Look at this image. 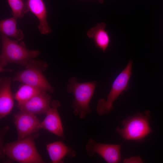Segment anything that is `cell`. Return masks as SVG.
<instances>
[{
  "label": "cell",
  "instance_id": "obj_2",
  "mask_svg": "<svg viewBox=\"0 0 163 163\" xmlns=\"http://www.w3.org/2000/svg\"><path fill=\"white\" fill-rule=\"evenodd\" d=\"M96 85L95 81L79 83L75 77L69 79L66 90L67 92L74 94L72 107L75 115L83 119L91 113L89 104Z\"/></svg>",
  "mask_w": 163,
  "mask_h": 163
},
{
  "label": "cell",
  "instance_id": "obj_16",
  "mask_svg": "<svg viewBox=\"0 0 163 163\" xmlns=\"http://www.w3.org/2000/svg\"><path fill=\"white\" fill-rule=\"evenodd\" d=\"M43 90L30 85L24 84L21 85L15 93L14 98L20 104L28 100L33 97L39 94Z\"/></svg>",
  "mask_w": 163,
  "mask_h": 163
},
{
  "label": "cell",
  "instance_id": "obj_5",
  "mask_svg": "<svg viewBox=\"0 0 163 163\" xmlns=\"http://www.w3.org/2000/svg\"><path fill=\"white\" fill-rule=\"evenodd\" d=\"M48 65L45 62L30 59L25 69L17 73L12 81L22 82L39 88L46 91L53 93L54 88L43 75V72L47 68Z\"/></svg>",
  "mask_w": 163,
  "mask_h": 163
},
{
  "label": "cell",
  "instance_id": "obj_1",
  "mask_svg": "<svg viewBox=\"0 0 163 163\" xmlns=\"http://www.w3.org/2000/svg\"><path fill=\"white\" fill-rule=\"evenodd\" d=\"M2 49L0 55V72L10 71L4 68L11 63L21 65L25 67L29 60L38 56L40 54L38 50H30L27 49L23 41L19 42L11 39L9 37L1 33Z\"/></svg>",
  "mask_w": 163,
  "mask_h": 163
},
{
  "label": "cell",
  "instance_id": "obj_12",
  "mask_svg": "<svg viewBox=\"0 0 163 163\" xmlns=\"http://www.w3.org/2000/svg\"><path fill=\"white\" fill-rule=\"evenodd\" d=\"M29 11L37 18L39 24L37 26L40 33L42 34H50L52 31L47 19V10L43 0H27Z\"/></svg>",
  "mask_w": 163,
  "mask_h": 163
},
{
  "label": "cell",
  "instance_id": "obj_18",
  "mask_svg": "<svg viewBox=\"0 0 163 163\" xmlns=\"http://www.w3.org/2000/svg\"><path fill=\"white\" fill-rule=\"evenodd\" d=\"M124 163H142L143 161L139 157H133L126 159L124 161Z\"/></svg>",
  "mask_w": 163,
  "mask_h": 163
},
{
  "label": "cell",
  "instance_id": "obj_15",
  "mask_svg": "<svg viewBox=\"0 0 163 163\" xmlns=\"http://www.w3.org/2000/svg\"><path fill=\"white\" fill-rule=\"evenodd\" d=\"M17 18L13 16L1 20L0 33L20 41L24 39V35L23 31L17 27Z\"/></svg>",
  "mask_w": 163,
  "mask_h": 163
},
{
  "label": "cell",
  "instance_id": "obj_6",
  "mask_svg": "<svg viewBox=\"0 0 163 163\" xmlns=\"http://www.w3.org/2000/svg\"><path fill=\"white\" fill-rule=\"evenodd\" d=\"M132 63V60H129L125 68L115 78L106 99H101L98 101L96 110L99 115L107 114L111 111L113 102L126 88L131 75Z\"/></svg>",
  "mask_w": 163,
  "mask_h": 163
},
{
  "label": "cell",
  "instance_id": "obj_19",
  "mask_svg": "<svg viewBox=\"0 0 163 163\" xmlns=\"http://www.w3.org/2000/svg\"><path fill=\"white\" fill-rule=\"evenodd\" d=\"M98 1L100 3H102L104 2L103 0H98Z\"/></svg>",
  "mask_w": 163,
  "mask_h": 163
},
{
  "label": "cell",
  "instance_id": "obj_10",
  "mask_svg": "<svg viewBox=\"0 0 163 163\" xmlns=\"http://www.w3.org/2000/svg\"><path fill=\"white\" fill-rule=\"evenodd\" d=\"M60 104L57 101H53L46 113V117L41 123V128L45 129L60 137L63 136V129L58 108Z\"/></svg>",
  "mask_w": 163,
  "mask_h": 163
},
{
  "label": "cell",
  "instance_id": "obj_11",
  "mask_svg": "<svg viewBox=\"0 0 163 163\" xmlns=\"http://www.w3.org/2000/svg\"><path fill=\"white\" fill-rule=\"evenodd\" d=\"M12 79L8 77H2L0 79V118L8 115L14 105L13 97L10 85Z\"/></svg>",
  "mask_w": 163,
  "mask_h": 163
},
{
  "label": "cell",
  "instance_id": "obj_8",
  "mask_svg": "<svg viewBox=\"0 0 163 163\" xmlns=\"http://www.w3.org/2000/svg\"><path fill=\"white\" fill-rule=\"evenodd\" d=\"M18 140L22 139L35 133L41 128V123L35 114L21 111L16 113L14 117Z\"/></svg>",
  "mask_w": 163,
  "mask_h": 163
},
{
  "label": "cell",
  "instance_id": "obj_7",
  "mask_svg": "<svg viewBox=\"0 0 163 163\" xmlns=\"http://www.w3.org/2000/svg\"><path fill=\"white\" fill-rule=\"evenodd\" d=\"M87 155L93 156L95 154L100 155L107 162L117 163L121 160V145L97 142L90 139L86 145Z\"/></svg>",
  "mask_w": 163,
  "mask_h": 163
},
{
  "label": "cell",
  "instance_id": "obj_4",
  "mask_svg": "<svg viewBox=\"0 0 163 163\" xmlns=\"http://www.w3.org/2000/svg\"><path fill=\"white\" fill-rule=\"evenodd\" d=\"M150 116L149 111L144 114L137 113L124 120L123 127L117 128L116 131L125 140L142 141L152 131L149 125Z\"/></svg>",
  "mask_w": 163,
  "mask_h": 163
},
{
  "label": "cell",
  "instance_id": "obj_3",
  "mask_svg": "<svg viewBox=\"0 0 163 163\" xmlns=\"http://www.w3.org/2000/svg\"><path fill=\"white\" fill-rule=\"evenodd\" d=\"M35 136L30 135L16 142L7 143L3 148V153L10 159L20 163H43L34 143Z\"/></svg>",
  "mask_w": 163,
  "mask_h": 163
},
{
  "label": "cell",
  "instance_id": "obj_14",
  "mask_svg": "<svg viewBox=\"0 0 163 163\" xmlns=\"http://www.w3.org/2000/svg\"><path fill=\"white\" fill-rule=\"evenodd\" d=\"M46 149L52 163L62 162L66 155L72 157L76 155L75 152L67 147L62 141H56L47 144Z\"/></svg>",
  "mask_w": 163,
  "mask_h": 163
},
{
  "label": "cell",
  "instance_id": "obj_17",
  "mask_svg": "<svg viewBox=\"0 0 163 163\" xmlns=\"http://www.w3.org/2000/svg\"><path fill=\"white\" fill-rule=\"evenodd\" d=\"M13 16L18 19L22 18L29 11L27 1L7 0Z\"/></svg>",
  "mask_w": 163,
  "mask_h": 163
},
{
  "label": "cell",
  "instance_id": "obj_13",
  "mask_svg": "<svg viewBox=\"0 0 163 163\" xmlns=\"http://www.w3.org/2000/svg\"><path fill=\"white\" fill-rule=\"evenodd\" d=\"M106 24L104 22L98 24L88 31V37L93 39L96 46L104 52L110 42V37L106 30Z\"/></svg>",
  "mask_w": 163,
  "mask_h": 163
},
{
  "label": "cell",
  "instance_id": "obj_9",
  "mask_svg": "<svg viewBox=\"0 0 163 163\" xmlns=\"http://www.w3.org/2000/svg\"><path fill=\"white\" fill-rule=\"evenodd\" d=\"M51 99L50 95L43 91L26 101L17 104V106L20 110L34 114L46 113L50 107Z\"/></svg>",
  "mask_w": 163,
  "mask_h": 163
}]
</instances>
